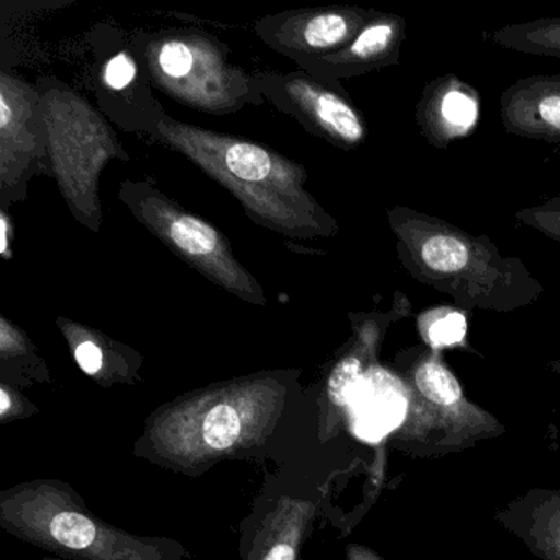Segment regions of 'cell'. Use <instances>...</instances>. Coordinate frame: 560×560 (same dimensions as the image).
I'll use <instances>...</instances> for the list:
<instances>
[{
	"instance_id": "cell-1",
	"label": "cell",
	"mask_w": 560,
	"mask_h": 560,
	"mask_svg": "<svg viewBox=\"0 0 560 560\" xmlns=\"http://www.w3.org/2000/svg\"><path fill=\"white\" fill-rule=\"evenodd\" d=\"M290 386L252 376L176 399L153 412L137 455L198 475L215 462L257 452L283 418Z\"/></svg>"
},
{
	"instance_id": "cell-2",
	"label": "cell",
	"mask_w": 560,
	"mask_h": 560,
	"mask_svg": "<svg viewBox=\"0 0 560 560\" xmlns=\"http://www.w3.org/2000/svg\"><path fill=\"white\" fill-rule=\"evenodd\" d=\"M388 224L409 277L460 310L513 313L533 306L546 291L521 258L504 257L488 235L408 206L389 209Z\"/></svg>"
},
{
	"instance_id": "cell-3",
	"label": "cell",
	"mask_w": 560,
	"mask_h": 560,
	"mask_svg": "<svg viewBox=\"0 0 560 560\" xmlns=\"http://www.w3.org/2000/svg\"><path fill=\"white\" fill-rule=\"evenodd\" d=\"M0 526L70 560H185V547L110 526L60 480H35L0 494Z\"/></svg>"
},
{
	"instance_id": "cell-4",
	"label": "cell",
	"mask_w": 560,
	"mask_h": 560,
	"mask_svg": "<svg viewBox=\"0 0 560 560\" xmlns=\"http://www.w3.org/2000/svg\"><path fill=\"white\" fill-rule=\"evenodd\" d=\"M480 119V93L457 74H444L425 83L415 106L419 133L438 150L451 149L474 136Z\"/></svg>"
},
{
	"instance_id": "cell-5",
	"label": "cell",
	"mask_w": 560,
	"mask_h": 560,
	"mask_svg": "<svg viewBox=\"0 0 560 560\" xmlns=\"http://www.w3.org/2000/svg\"><path fill=\"white\" fill-rule=\"evenodd\" d=\"M500 120L511 136L560 145V74L514 81L501 94Z\"/></svg>"
},
{
	"instance_id": "cell-6",
	"label": "cell",
	"mask_w": 560,
	"mask_h": 560,
	"mask_svg": "<svg viewBox=\"0 0 560 560\" xmlns=\"http://www.w3.org/2000/svg\"><path fill=\"white\" fill-rule=\"evenodd\" d=\"M152 228L170 242L173 248L182 252L186 260L208 268L209 275H229L235 287L237 277H245L241 268H235L222 235L212 225L186 212L176 211L170 206L159 205L149 209Z\"/></svg>"
},
{
	"instance_id": "cell-7",
	"label": "cell",
	"mask_w": 560,
	"mask_h": 560,
	"mask_svg": "<svg viewBox=\"0 0 560 560\" xmlns=\"http://www.w3.org/2000/svg\"><path fill=\"white\" fill-rule=\"evenodd\" d=\"M406 21L401 15L378 12L355 38L327 58V65L342 77L396 67L401 61Z\"/></svg>"
},
{
	"instance_id": "cell-8",
	"label": "cell",
	"mask_w": 560,
	"mask_h": 560,
	"mask_svg": "<svg viewBox=\"0 0 560 560\" xmlns=\"http://www.w3.org/2000/svg\"><path fill=\"white\" fill-rule=\"evenodd\" d=\"M314 510L310 500L281 497L261 523L245 560H300Z\"/></svg>"
},
{
	"instance_id": "cell-9",
	"label": "cell",
	"mask_w": 560,
	"mask_h": 560,
	"mask_svg": "<svg viewBox=\"0 0 560 560\" xmlns=\"http://www.w3.org/2000/svg\"><path fill=\"white\" fill-rule=\"evenodd\" d=\"M293 94L311 119L339 145L353 149L366 139L362 114L340 94L314 84L294 83Z\"/></svg>"
},
{
	"instance_id": "cell-10",
	"label": "cell",
	"mask_w": 560,
	"mask_h": 560,
	"mask_svg": "<svg viewBox=\"0 0 560 560\" xmlns=\"http://www.w3.org/2000/svg\"><path fill=\"white\" fill-rule=\"evenodd\" d=\"M386 376H366L357 389L355 428L366 439H380L401 422L406 399L395 386L386 385Z\"/></svg>"
},
{
	"instance_id": "cell-11",
	"label": "cell",
	"mask_w": 560,
	"mask_h": 560,
	"mask_svg": "<svg viewBox=\"0 0 560 560\" xmlns=\"http://www.w3.org/2000/svg\"><path fill=\"white\" fill-rule=\"evenodd\" d=\"M491 44L516 54L560 60V18L506 25L485 35Z\"/></svg>"
},
{
	"instance_id": "cell-12",
	"label": "cell",
	"mask_w": 560,
	"mask_h": 560,
	"mask_svg": "<svg viewBox=\"0 0 560 560\" xmlns=\"http://www.w3.org/2000/svg\"><path fill=\"white\" fill-rule=\"evenodd\" d=\"M418 327L425 343L441 350L464 343L468 320L460 307L438 306L419 314Z\"/></svg>"
},
{
	"instance_id": "cell-13",
	"label": "cell",
	"mask_w": 560,
	"mask_h": 560,
	"mask_svg": "<svg viewBox=\"0 0 560 560\" xmlns=\"http://www.w3.org/2000/svg\"><path fill=\"white\" fill-rule=\"evenodd\" d=\"M415 383L429 401L454 406L462 399V388L454 373L435 355H428L415 366Z\"/></svg>"
},
{
	"instance_id": "cell-14",
	"label": "cell",
	"mask_w": 560,
	"mask_h": 560,
	"mask_svg": "<svg viewBox=\"0 0 560 560\" xmlns=\"http://www.w3.org/2000/svg\"><path fill=\"white\" fill-rule=\"evenodd\" d=\"M224 163L235 178L248 183L265 182L277 168L273 156L267 150L247 142L231 143L225 149Z\"/></svg>"
},
{
	"instance_id": "cell-15",
	"label": "cell",
	"mask_w": 560,
	"mask_h": 560,
	"mask_svg": "<svg viewBox=\"0 0 560 560\" xmlns=\"http://www.w3.org/2000/svg\"><path fill=\"white\" fill-rule=\"evenodd\" d=\"M363 378H365L363 357H360V353H350V355L343 357L330 373L329 383H327L330 401L337 406L352 402Z\"/></svg>"
},
{
	"instance_id": "cell-16",
	"label": "cell",
	"mask_w": 560,
	"mask_h": 560,
	"mask_svg": "<svg viewBox=\"0 0 560 560\" xmlns=\"http://www.w3.org/2000/svg\"><path fill=\"white\" fill-rule=\"evenodd\" d=\"M516 221L560 244V195L516 211Z\"/></svg>"
},
{
	"instance_id": "cell-17",
	"label": "cell",
	"mask_w": 560,
	"mask_h": 560,
	"mask_svg": "<svg viewBox=\"0 0 560 560\" xmlns=\"http://www.w3.org/2000/svg\"><path fill=\"white\" fill-rule=\"evenodd\" d=\"M195 57L191 48L183 42H168L159 55L160 70L170 78H185L191 73Z\"/></svg>"
},
{
	"instance_id": "cell-18",
	"label": "cell",
	"mask_w": 560,
	"mask_h": 560,
	"mask_svg": "<svg viewBox=\"0 0 560 560\" xmlns=\"http://www.w3.org/2000/svg\"><path fill=\"white\" fill-rule=\"evenodd\" d=\"M137 67L126 54L116 55L104 68V83L114 91L126 90L136 80Z\"/></svg>"
},
{
	"instance_id": "cell-19",
	"label": "cell",
	"mask_w": 560,
	"mask_h": 560,
	"mask_svg": "<svg viewBox=\"0 0 560 560\" xmlns=\"http://www.w3.org/2000/svg\"><path fill=\"white\" fill-rule=\"evenodd\" d=\"M74 359L86 375L100 376L104 372V350L91 339L81 340L74 346Z\"/></svg>"
},
{
	"instance_id": "cell-20",
	"label": "cell",
	"mask_w": 560,
	"mask_h": 560,
	"mask_svg": "<svg viewBox=\"0 0 560 560\" xmlns=\"http://www.w3.org/2000/svg\"><path fill=\"white\" fill-rule=\"evenodd\" d=\"M0 398H2V401H0V418H2V422L28 416L25 415L24 399H19L14 393L9 392L8 386L2 385Z\"/></svg>"
},
{
	"instance_id": "cell-21",
	"label": "cell",
	"mask_w": 560,
	"mask_h": 560,
	"mask_svg": "<svg viewBox=\"0 0 560 560\" xmlns=\"http://www.w3.org/2000/svg\"><path fill=\"white\" fill-rule=\"evenodd\" d=\"M0 254L9 257V219L5 214L0 219Z\"/></svg>"
},
{
	"instance_id": "cell-22",
	"label": "cell",
	"mask_w": 560,
	"mask_h": 560,
	"mask_svg": "<svg viewBox=\"0 0 560 560\" xmlns=\"http://www.w3.org/2000/svg\"><path fill=\"white\" fill-rule=\"evenodd\" d=\"M556 155L559 156V159H560V149L557 150Z\"/></svg>"
},
{
	"instance_id": "cell-23",
	"label": "cell",
	"mask_w": 560,
	"mask_h": 560,
	"mask_svg": "<svg viewBox=\"0 0 560 560\" xmlns=\"http://www.w3.org/2000/svg\"><path fill=\"white\" fill-rule=\"evenodd\" d=\"M556 365H557V369L560 370V362H557Z\"/></svg>"
}]
</instances>
